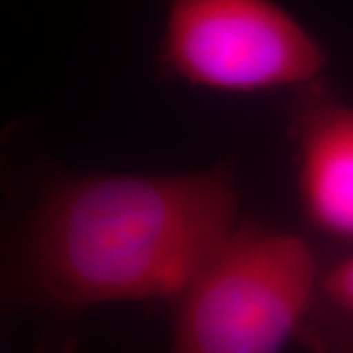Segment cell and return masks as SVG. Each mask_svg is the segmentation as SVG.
Segmentation results:
<instances>
[{"label":"cell","instance_id":"cell-1","mask_svg":"<svg viewBox=\"0 0 353 353\" xmlns=\"http://www.w3.org/2000/svg\"><path fill=\"white\" fill-rule=\"evenodd\" d=\"M226 165L185 173H51L0 216V314L32 310L39 353H73L110 303L171 304L240 222Z\"/></svg>","mask_w":353,"mask_h":353},{"label":"cell","instance_id":"cell-2","mask_svg":"<svg viewBox=\"0 0 353 353\" xmlns=\"http://www.w3.org/2000/svg\"><path fill=\"white\" fill-rule=\"evenodd\" d=\"M324 269L301 234L240 220L169 304L159 353H281L290 341L326 353Z\"/></svg>","mask_w":353,"mask_h":353},{"label":"cell","instance_id":"cell-3","mask_svg":"<svg viewBox=\"0 0 353 353\" xmlns=\"http://www.w3.org/2000/svg\"><path fill=\"white\" fill-rule=\"evenodd\" d=\"M163 75L216 92L308 87L328 63L320 39L275 0H163Z\"/></svg>","mask_w":353,"mask_h":353},{"label":"cell","instance_id":"cell-4","mask_svg":"<svg viewBox=\"0 0 353 353\" xmlns=\"http://www.w3.org/2000/svg\"><path fill=\"white\" fill-rule=\"evenodd\" d=\"M294 92L290 136L303 212L316 232L353 241V106L320 81Z\"/></svg>","mask_w":353,"mask_h":353},{"label":"cell","instance_id":"cell-5","mask_svg":"<svg viewBox=\"0 0 353 353\" xmlns=\"http://www.w3.org/2000/svg\"><path fill=\"white\" fill-rule=\"evenodd\" d=\"M322 296L334 314L353 324V253L324 269Z\"/></svg>","mask_w":353,"mask_h":353}]
</instances>
